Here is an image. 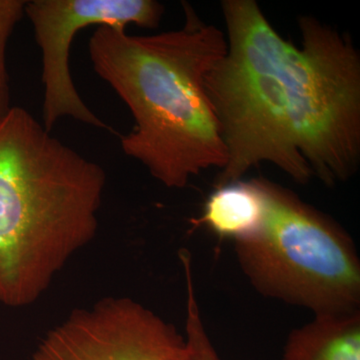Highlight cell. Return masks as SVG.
Here are the masks:
<instances>
[{"instance_id":"obj_1","label":"cell","mask_w":360,"mask_h":360,"mask_svg":"<svg viewBox=\"0 0 360 360\" xmlns=\"http://www.w3.org/2000/svg\"><path fill=\"white\" fill-rule=\"evenodd\" d=\"M227 49L206 75L226 148L214 186L270 162L297 184L352 179L360 162V56L349 35L300 18L302 47L255 0L221 2Z\"/></svg>"},{"instance_id":"obj_2","label":"cell","mask_w":360,"mask_h":360,"mask_svg":"<svg viewBox=\"0 0 360 360\" xmlns=\"http://www.w3.org/2000/svg\"><path fill=\"white\" fill-rule=\"evenodd\" d=\"M184 7L180 30L142 37L98 26L89 42L94 70L134 116V129L120 137L123 153L163 186L179 189L202 170L227 163L205 87L226 52V39L191 6Z\"/></svg>"},{"instance_id":"obj_3","label":"cell","mask_w":360,"mask_h":360,"mask_svg":"<svg viewBox=\"0 0 360 360\" xmlns=\"http://www.w3.org/2000/svg\"><path fill=\"white\" fill-rule=\"evenodd\" d=\"M25 108L0 116V302L39 300L98 231L101 165L51 135Z\"/></svg>"},{"instance_id":"obj_4","label":"cell","mask_w":360,"mask_h":360,"mask_svg":"<svg viewBox=\"0 0 360 360\" xmlns=\"http://www.w3.org/2000/svg\"><path fill=\"white\" fill-rule=\"evenodd\" d=\"M259 182L266 200L262 229L234 243L251 285L315 316L359 311L360 259L347 231L290 189Z\"/></svg>"},{"instance_id":"obj_5","label":"cell","mask_w":360,"mask_h":360,"mask_svg":"<svg viewBox=\"0 0 360 360\" xmlns=\"http://www.w3.org/2000/svg\"><path fill=\"white\" fill-rule=\"evenodd\" d=\"M165 6L155 0H26L25 16L32 23L42 56V124L51 131L65 117L96 129L110 127L92 112L78 94L70 73V46L90 26L125 30L135 25L158 27Z\"/></svg>"},{"instance_id":"obj_6","label":"cell","mask_w":360,"mask_h":360,"mask_svg":"<svg viewBox=\"0 0 360 360\" xmlns=\"http://www.w3.org/2000/svg\"><path fill=\"white\" fill-rule=\"evenodd\" d=\"M30 360H189L186 338L129 297H106L72 312Z\"/></svg>"},{"instance_id":"obj_7","label":"cell","mask_w":360,"mask_h":360,"mask_svg":"<svg viewBox=\"0 0 360 360\" xmlns=\"http://www.w3.org/2000/svg\"><path fill=\"white\" fill-rule=\"evenodd\" d=\"M266 200L259 179L238 180L217 187L210 194L195 226L205 225L220 238L245 240L262 229Z\"/></svg>"},{"instance_id":"obj_8","label":"cell","mask_w":360,"mask_h":360,"mask_svg":"<svg viewBox=\"0 0 360 360\" xmlns=\"http://www.w3.org/2000/svg\"><path fill=\"white\" fill-rule=\"evenodd\" d=\"M281 360H360V310L317 315L291 331Z\"/></svg>"},{"instance_id":"obj_9","label":"cell","mask_w":360,"mask_h":360,"mask_svg":"<svg viewBox=\"0 0 360 360\" xmlns=\"http://www.w3.org/2000/svg\"><path fill=\"white\" fill-rule=\"evenodd\" d=\"M186 283V345L189 360H224L213 347L201 319L193 278V267L184 266Z\"/></svg>"},{"instance_id":"obj_10","label":"cell","mask_w":360,"mask_h":360,"mask_svg":"<svg viewBox=\"0 0 360 360\" xmlns=\"http://www.w3.org/2000/svg\"><path fill=\"white\" fill-rule=\"evenodd\" d=\"M25 0H0V116L13 108L7 47L16 26L25 16Z\"/></svg>"}]
</instances>
